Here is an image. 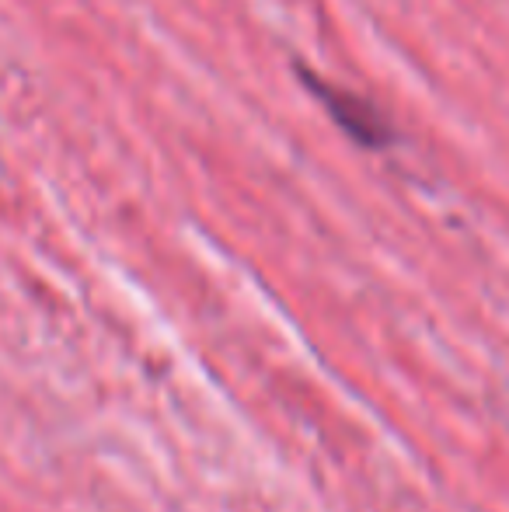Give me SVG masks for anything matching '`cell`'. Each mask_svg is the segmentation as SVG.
<instances>
[{"mask_svg":"<svg viewBox=\"0 0 509 512\" xmlns=\"http://www.w3.org/2000/svg\"><path fill=\"white\" fill-rule=\"evenodd\" d=\"M304 81H307V88L325 102V108L332 112V119L339 122V126L346 129L356 143H363V147H384V143L394 140L391 122H387L370 102L349 95V91L328 88V84L314 81V74H304Z\"/></svg>","mask_w":509,"mask_h":512,"instance_id":"cell-1","label":"cell"}]
</instances>
